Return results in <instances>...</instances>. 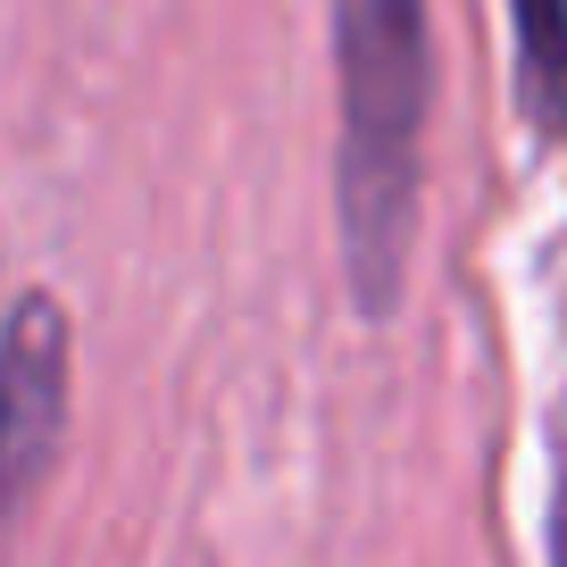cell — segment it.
<instances>
[{"instance_id": "6da1fadb", "label": "cell", "mask_w": 567, "mask_h": 567, "mask_svg": "<svg viewBox=\"0 0 567 567\" xmlns=\"http://www.w3.org/2000/svg\"><path fill=\"white\" fill-rule=\"evenodd\" d=\"M434 25L425 0H334V226L359 318H392L425 209Z\"/></svg>"}, {"instance_id": "7a4b0ae2", "label": "cell", "mask_w": 567, "mask_h": 567, "mask_svg": "<svg viewBox=\"0 0 567 567\" xmlns=\"http://www.w3.org/2000/svg\"><path fill=\"white\" fill-rule=\"evenodd\" d=\"M68 401H75V326L68 301L34 284L0 318V559L59 467Z\"/></svg>"}, {"instance_id": "3957f363", "label": "cell", "mask_w": 567, "mask_h": 567, "mask_svg": "<svg viewBox=\"0 0 567 567\" xmlns=\"http://www.w3.org/2000/svg\"><path fill=\"white\" fill-rule=\"evenodd\" d=\"M517 34V117L534 142L567 151V0H509Z\"/></svg>"}]
</instances>
